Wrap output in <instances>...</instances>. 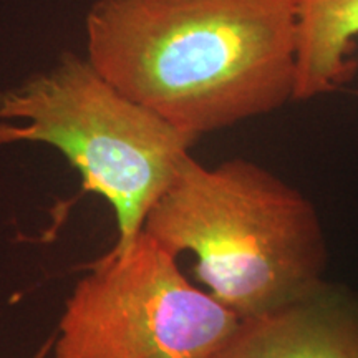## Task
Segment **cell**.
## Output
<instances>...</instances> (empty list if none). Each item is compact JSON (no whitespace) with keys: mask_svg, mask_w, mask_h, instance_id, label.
Returning <instances> with one entry per match:
<instances>
[{"mask_svg":"<svg viewBox=\"0 0 358 358\" xmlns=\"http://www.w3.org/2000/svg\"><path fill=\"white\" fill-rule=\"evenodd\" d=\"M294 0H95L87 58L194 138L295 101Z\"/></svg>","mask_w":358,"mask_h":358,"instance_id":"cell-1","label":"cell"},{"mask_svg":"<svg viewBox=\"0 0 358 358\" xmlns=\"http://www.w3.org/2000/svg\"><path fill=\"white\" fill-rule=\"evenodd\" d=\"M143 232L174 257L192 254L201 285L241 320L279 310L325 280L327 244L313 204L244 158L208 168L191 156Z\"/></svg>","mask_w":358,"mask_h":358,"instance_id":"cell-2","label":"cell"},{"mask_svg":"<svg viewBox=\"0 0 358 358\" xmlns=\"http://www.w3.org/2000/svg\"><path fill=\"white\" fill-rule=\"evenodd\" d=\"M198 138L133 101L88 62L66 52L52 69L0 92V146L55 148L83 187L111 206L120 250L191 158Z\"/></svg>","mask_w":358,"mask_h":358,"instance_id":"cell-3","label":"cell"},{"mask_svg":"<svg viewBox=\"0 0 358 358\" xmlns=\"http://www.w3.org/2000/svg\"><path fill=\"white\" fill-rule=\"evenodd\" d=\"M241 324L141 231L124 249L98 259L75 285L53 358H214Z\"/></svg>","mask_w":358,"mask_h":358,"instance_id":"cell-4","label":"cell"},{"mask_svg":"<svg viewBox=\"0 0 358 358\" xmlns=\"http://www.w3.org/2000/svg\"><path fill=\"white\" fill-rule=\"evenodd\" d=\"M214 358H358V292L324 280L279 310L243 320Z\"/></svg>","mask_w":358,"mask_h":358,"instance_id":"cell-5","label":"cell"},{"mask_svg":"<svg viewBox=\"0 0 358 358\" xmlns=\"http://www.w3.org/2000/svg\"><path fill=\"white\" fill-rule=\"evenodd\" d=\"M297 10L295 100H312L347 83L357 69L358 0H294Z\"/></svg>","mask_w":358,"mask_h":358,"instance_id":"cell-6","label":"cell"},{"mask_svg":"<svg viewBox=\"0 0 358 358\" xmlns=\"http://www.w3.org/2000/svg\"><path fill=\"white\" fill-rule=\"evenodd\" d=\"M37 358H43V357H37ZM53 358V357H52Z\"/></svg>","mask_w":358,"mask_h":358,"instance_id":"cell-7","label":"cell"}]
</instances>
